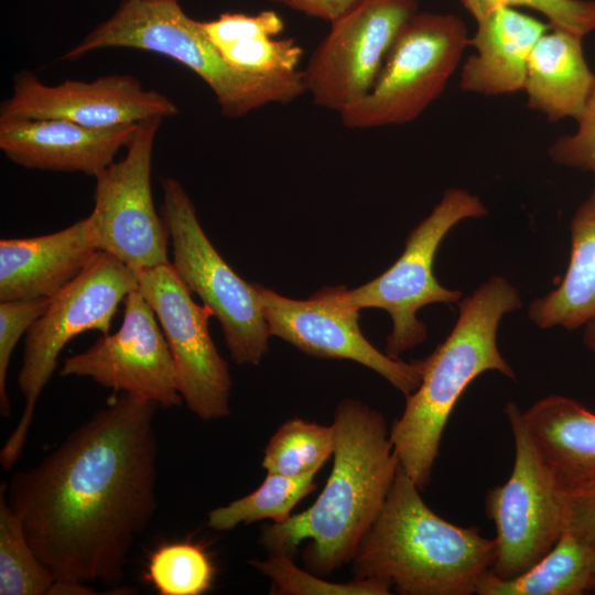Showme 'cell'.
Returning a JSON list of instances; mask_svg holds the SVG:
<instances>
[{
    "label": "cell",
    "instance_id": "21",
    "mask_svg": "<svg viewBox=\"0 0 595 595\" xmlns=\"http://www.w3.org/2000/svg\"><path fill=\"white\" fill-rule=\"evenodd\" d=\"M522 416L562 489L595 482V412L573 398L550 394Z\"/></svg>",
    "mask_w": 595,
    "mask_h": 595
},
{
    "label": "cell",
    "instance_id": "7",
    "mask_svg": "<svg viewBox=\"0 0 595 595\" xmlns=\"http://www.w3.org/2000/svg\"><path fill=\"white\" fill-rule=\"evenodd\" d=\"M469 37L454 14L415 12L396 36L369 93L339 115L343 125L371 129L418 119L459 67Z\"/></svg>",
    "mask_w": 595,
    "mask_h": 595
},
{
    "label": "cell",
    "instance_id": "23",
    "mask_svg": "<svg viewBox=\"0 0 595 595\" xmlns=\"http://www.w3.org/2000/svg\"><path fill=\"white\" fill-rule=\"evenodd\" d=\"M595 549L564 529L553 548L522 574L499 578L488 571L477 595H582L591 592Z\"/></svg>",
    "mask_w": 595,
    "mask_h": 595
},
{
    "label": "cell",
    "instance_id": "25",
    "mask_svg": "<svg viewBox=\"0 0 595 595\" xmlns=\"http://www.w3.org/2000/svg\"><path fill=\"white\" fill-rule=\"evenodd\" d=\"M55 576L31 547L19 517L0 491V595H51Z\"/></svg>",
    "mask_w": 595,
    "mask_h": 595
},
{
    "label": "cell",
    "instance_id": "18",
    "mask_svg": "<svg viewBox=\"0 0 595 595\" xmlns=\"http://www.w3.org/2000/svg\"><path fill=\"white\" fill-rule=\"evenodd\" d=\"M88 217L47 235L0 240V302L52 299L97 252Z\"/></svg>",
    "mask_w": 595,
    "mask_h": 595
},
{
    "label": "cell",
    "instance_id": "5",
    "mask_svg": "<svg viewBox=\"0 0 595 595\" xmlns=\"http://www.w3.org/2000/svg\"><path fill=\"white\" fill-rule=\"evenodd\" d=\"M111 47L152 52L183 64L205 82L228 118L271 104L286 105L306 94L300 69L258 74L232 66L208 39L202 22L186 15L178 0H123L63 58L77 60Z\"/></svg>",
    "mask_w": 595,
    "mask_h": 595
},
{
    "label": "cell",
    "instance_id": "24",
    "mask_svg": "<svg viewBox=\"0 0 595 595\" xmlns=\"http://www.w3.org/2000/svg\"><path fill=\"white\" fill-rule=\"evenodd\" d=\"M315 474L290 477L267 472L264 480L252 493L209 511L207 524L216 531H228L244 523L271 519L282 523L293 508L316 489Z\"/></svg>",
    "mask_w": 595,
    "mask_h": 595
},
{
    "label": "cell",
    "instance_id": "36",
    "mask_svg": "<svg viewBox=\"0 0 595 595\" xmlns=\"http://www.w3.org/2000/svg\"><path fill=\"white\" fill-rule=\"evenodd\" d=\"M584 326L583 342L595 357V317L588 321Z\"/></svg>",
    "mask_w": 595,
    "mask_h": 595
},
{
    "label": "cell",
    "instance_id": "34",
    "mask_svg": "<svg viewBox=\"0 0 595 595\" xmlns=\"http://www.w3.org/2000/svg\"><path fill=\"white\" fill-rule=\"evenodd\" d=\"M565 528L595 549V482L563 489Z\"/></svg>",
    "mask_w": 595,
    "mask_h": 595
},
{
    "label": "cell",
    "instance_id": "10",
    "mask_svg": "<svg viewBox=\"0 0 595 595\" xmlns=\"http://www.w3.org/2000/svg\"><path fill=\"white\" fill-rule=\"evenodd\" d=\"M485 215L487 208L476 195L462 188L446 190L431 214L411 230L400 258L376 279L348 290L355 306L382 309L391 316L388 356L399 359L401 354L425 340L428 328L416 318L420 309L431 303L461 301V291L439 283L433 273L434 258L454 226Z\"/></svg>",
    "mask_w": 595,
    "mask_h": 595
},
{
    "label": "cell",
    "instance_id": "29",
    "mask_svg": "<svg viewBox=\"0 0 595 595\" xmlns=\"http://www.w3.org/2000/svg\"><path fill=\"white\" fill-rule=\"evenodd\" d=\"M479 21L499 8H528L543 14L551 29L584 37L595 31V1L592 0H459Z\"/></svg>",
    "mask_w": 595,
    "mask_h": 595
},
{
    "label": "cell",
    "instance_id": "37",
    "mask_svg": "<svg viewBox=\"0 0 595 595\" xmlns=\"http://www.w3.org/2000/svg\"><path fill=\"white\" fill-rule=\"evenodd\" d=\"M589 593L595 594V572H594L593 583H592V587H591Z\"/></svg>",
    "mask_w": 595,
    "mask_h": 595
},
{
    "label": "cell",
    "instance_id": "2",
    "mask_svg": "<svg viewBox=\"0 0 595 595\" xmlns=\"http://www.w3.org/2000/svg\"><path fill=\"white\" fill-rule=\"evenodd\" d=\"M334 464L326 485L307 509L267 526L259 538L269 555L293 556L299 544L309 571L328 575L350 563L375 522L400 466L385 416L355 399L334 412Z\"/></svg>",
    "mask_w": 595,
    "mask_h": 595
},
{
    "label": "cell",
    "instance_id": "16",
    "mask_svg": "<svg viewBox=\"0 0 595 595\" xmlns=\"http://www.w3.org/2000/svg\"><path fill=\"white\" fill-rule=\"evenodd\" d=\"M177 112L171 99L144 89L130 75L46 85L28 72L15 77L11 96L0 107V118L60 119L90 128L164 119Z\"/></svg>",
    "mask_w": 595,
    "mask_h": 595
},
{
    "label": "cell",
    "instance_id": "19",
    "mask_svg": "<svg viewBox=\"0 0 595 595\" xmlns=\"http://www.w3.org/2000/svg\"><path fill=\"white\" fill-rule=\"evenodd\" d=\"M476 23L459 88L487 97L523 90L532 50L551 25L513 8L496 9Z\"/></svg>",
    "mask_w": 595,
    "mask_h": 595
},
{
    "label": "cell",
    "instance_id": "12",
    "mask_svg": "<svg viewBox=\"0 0 595 595\" xmlns=\"http://www.w3.org/2000/svg\"><path fill=\"white\" fill-rule=\"evenodd\" d=\"M415 12L416 0H361L331 22L302 71L313 102L338 115L359 102L371 89L399 31Z\"/></svg>",
    "mask_w": 595,
    "mask_h": 595
},
{
    "label": "cell",
    "instance_id": "31",
    "mask_svg": "<svg viewBox=\"0 0 595 595\" xmlns=\"http://www.w3.org/2000/svg\"><path fill=\"white\" fill-rule=\"evenodd\" d=\"M51 299L10 300L0 302V412L2 416L11 413L7 391V377L11 355L22 335L41 317Z\"/></svg>",
    "mask_w": 595,
    "mask_h": 595
},
{
    "label": "cell",
    "instance_id": "9",
    "mask_svg": "<svg viewBox=\"0 0 595 595\" xmlns=\"http://www.w3.org/2000/svg\"><path fill=\"white\" fill-rule=\"evenodd\" d=\"M515 443L509 478L491 488L485 510L496 528L491 572L499 578L522 574L547 554L565 528L563 489L537 448L522 410L509 401L504 409Z\"/></svg>",
    "mask_w": 595,
    "mask_h": 595
},
{
    "label": "cell",
    "instance_id": "28",
    "mask_svg": "<svg viewBox=\"0 0 595 595\" xmlns=\"http://www.w3.org/2000/svg\"><path fill=\"white\" fill-rule=\"evenodd\" d=\"M251 565L270 578L271 594L278 595H389L390 584L375 578H355L351 582H328L320 575L300 569L293 556L269 555L263 561L252 560Z\"/></svg>",
    "mask_w": 595,
    "mask_h": 595
},
{
    "label": "cell",
    "instance_id": "13",
    "mask_svg": "<svg viewBox=\"0 0 595 595\" xmlns=\"http://www.w3.org/2000/svg\"><path fill=\"white\" fill-rule=\"evenodd\" d=\"M255 284L270 335L313 357L359 363L404 396L419 387L422 360L405 363L372 346L360 331V309L349 301L345 285L325 286L302 301Z\"/></svg>",
    "mask_w": 595,
    "mask_h": 595
},
{
    "label": "cell",
    "instance_id": "22",
    "mask_svg": "<svg viewBox=\"0 0 595 595\" xmlns=\"http://www.w3.org/2000/svg\"><path fill=\"white\" fill-rule=\"evenodd\" d=\"M570 231L564 277L554 290L529 305L528 315L540 328L571 331L595 317V188L575 210Z\"/></svg>",
    "mask_w": 595,
    "mask_h": 595
},
{
    "label": "cell",
    "instance_id": "14",
    "mask_svg": "<svg viewBox=\"0 0 595 595\" xmlns=\"http://www.w3.org/2000/svg\"><path fill=\"white\" fill-rule=\"evenodd\" d=\"M136 275L169 345L187 408L204 421L229 415L231 377L209 333L212 311L193 300L171 262Z\"/></svg>",
    "mask_w": 595,
    "mask_h": 595
},
{
    "label": "cell",
    "instance_id": "20",
    "mask_svg": "<svg viewBox=\"0 0 595 595\" xmlns=\"http://www.w3.org/2000/svg\"><path fill=\"white\" fill-rule=\"evenodd\" d=\"M595 82L583 37L550 29L534 45L523 90L527 106L549 121L581 116Z\"/></svg>",
    "mask_w": 595,
    "mask_h": 595
},
{
    "label": "cell",
    "instance_id": "33",
    "mask_svg": "<svg viewBox=\"0 0 595 595\" xmlns=\"http://www.w3.org/2000/svg\"><path fill=\"white\" fill-rule=\"evenodd\" d=\"M202 26L208 39L221 48L248 39L278 36L284 22L274 10H262L252 15L226 12L215 20L202 22Z\"/></svg>",
    "mask_w": 595,
    "mask_h": 595
},
{
    "label": "cell",
    "instance_id": "4",
    "mask_svg": "<svg viewBox=\"0 0 595 595\" xmlns=\"http://www.w3.org/2000/svg\"><path fill=\"white\" fill-rule=\"evenodd\" d=\"M521 306L507 279H488L459 302L453 329L422 359L421 382L405 396L403 412L390 429L400 466L421 490L431 482L444 428L469 383L493 370L516 378L499 351L497 331L505 314Z\"/></svg>",
    "mask_w": 595,
    "mask_h": 595
},
{
    "label": "cell",
    "instance_id": "30",
    "mask_svg": "<svg viewBox=\"0 0 595 595\" xmlns=\"http://www.w3.org/2000/svg\"><path fill=\"white\" fill-rule=\"evenodd\" d=\"M228 63L240 71L274 74L298 71L302 46L293 39L259 36L219 48Z\"/></svg>",
    "mask_w": 595,
    "mask_h": 595
},
{
    "label": "cell",
    "instance_id": "26",
    "mask_svg": "<svg viewBox=\"0 0 595 595\" xmlns=\"http://www.w3.org/2000/svg\"><path fill=\"white\" fill-rule=\"evenodd\" d=\"M332 424L322 425L300 418L285 421L269 440L262 467L290 477L316 474L334 454Z\"/></svg>",
    "mask_w": 595,
    "mask_h": 595
},
{
    "label": "cell",
    "instance_id": "8",
    "mask_svg": "<svg viewBox=\"0 0 595 595\" xmlns=\"http://www.w3.org/2000/svg\"><path fill=\"white\" fill-rule=\"evenodd\" d=\"M160 215L172 246V267L220 323L231 359L258 365L268 351L269 328L256 284L241 279L215 249L182 184L162 180Z\"/></svg>",
    "mask_w": 595,
    "mask_h": 595
},
{
    "label": "cell",
    "instance_id": "35",
    "mask_svg": "<svg viewBox=\"0 0 595 595\" xmlns=\"http://www.w3.org/2000/svg\"><path fill=\"white\" fill-rule=\"evenodd\" d=\"M305 15L333 22L361 0H272Z\"/></svg>",
    "mask_w": 595,
    "mask_h": 595
},
{
    "label": "cell",
    "instance_id": "32",
    "mask_svg": "<svg viewBox=\"0 0 595 595\" xmlns=\"http://www.w3.org/2000/svg\"><path fill=\"white\" fill-rule=\"evenodd\" d=\"M571 134L558 138L549 148L551 160L562 166L589 172L595 180V82Z\"/></svg>",
    "mask_w": 595,
    "mask_h": 595
},
{
    "label": "cell",
    "instance_id": "11",
    "mask_svg": "<svg viewBox=\"0 0 595 595\" xmlns=\"http://www.w3.org/2000/svg\"><path fill=\"white\" fill-rule=\"evenodd\" d=\"M162 120L140 121L125 158L95 177V205L87 216L97 250L112 255L136 274L170 263L169 234L151 190L154 141Z\"/></svg>",
    "mask_w": 595,
    "mask_h": 595
},
{
    "label": "cell",
    "instance_id": "3",
    "mask_svg": "<svg viewBox=\"0 0 595 595\" xmlns=\"http://www.w3.org/2000/svg\"><path fill=\"white\" fill-rule=\"evenodd\" d=\"M399 466L381 511L350 563L355 578L383 581L401 595L476 594L496 539L436 515Z\"/></svg>",
    "mask_w": 595,
    "mask_h": 595
},
{
    "label": "cell",
    "instance_id": "27",
    "mask_svg": "<svg viewBox=\"0 0 595 595\" xmlns=\"http://www.w3.org/2000/svg\"><path fill=\"white\" fill-rule=\"evenodd\" d=\"M215 574L204 547L181 541L163 544L151 554L147 580L160 595H202L213 587Z\"/></svg>",
    "mask_w": 595,
    "mask_h": 595
},
{
    "label": "cell",
    "instance_id": "15",
    "mask_svg": "<svg viewBox=\"0 0 595 595\" xmlns=\"http://www.w3.org/2000/svg\"><path fill=\"white\" fill-rule=\"evenodd\" d=\"M120 328L102 334L86 350L64 359L62 377L88 378L99 386L162 408L183 402L173 357L159 321L136 289L123 301Z\"/></svg>",
    "mask_w": 595,
    "mask_h": 595
},
{
    "label": "cell",
    "instance_id": "6",
    "mask_svg": "<svg viewBox=\"0 0 595 595\" xmlns=\"http://www.w3.org/2000/svg\"><path fill=\"white\" fill-rule=\"evenodd\" d=\"M138 289L137 275L112 255L97 251L86 268L53 296L45 313L28 329L18 386L24 397L21 418L0 451L3 469L20 458L36 402L63 348L87 331L108 334L119 304Z\"/></svg>",
    "mask_w": 595,
    "mask_h": 595
},
{
    "label": "cell",
    "instance_id": "1",
    "mask_svg": "<svg viewBox=\"0 0 595 595\" xmlns=\"http://www.w3.org/2000/svg\"><path fill=\"white\" fill-rule=\"evenodd\" d=\"M158 405L122 393L37 464L3 484L41 561L60 583L119 586L156 511Z\"/></svg>",
    "mask_w": 595,
    "mask_h": 595
},
{
    "label": "cell",
    "instance_id": "17",
    "mask_svg": "<svg viewBox=\"0 0 595 595\" xmlns=\"http://www.w3.org/2000/svg\"><path fill=\"white\" fill-rule=\"evenodd\" d=\"M138 123L90 128L60 119L0 118V149L25 169L96 177L130 144Z\"/></svg>",
    "mask_w": 595,
    "mask_h": 595
}]
</instances>
